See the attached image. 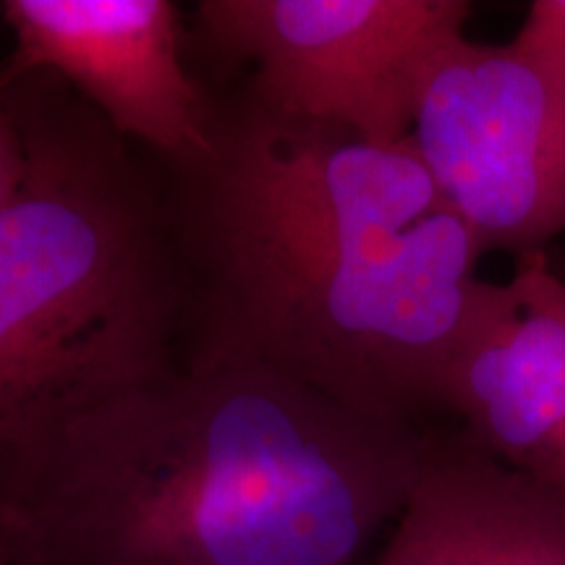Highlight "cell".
Instances as JSON below:
<instances>
[{
	"label": "cell",
	"mask_w": 565,
	"mask_h": 565,
	"mask_svg": "<svg viewBox=\"0 0 565 565\" xmlns=\"http://www.w3.org/2000/svg\"><path fill=\"white\" fill-rule=\"evenodd\" d=\"M550 296H553L557 312H561L563 324H565V280L555 273V267H553V273H550Z\"/></svg>",
	"instance_id": "8fae6325"
},
{
	"label": "cell",
	"mask_w": 565,
	"mask_h": 565,
	"mask_svg": "<svg viewBox=\"0 0 565 565\" xmlns=\"http://www.w3.org/2000/svg\"><path fill=\"white\" fill-rule=\"evenodd\" d=\"M26 173V158L21 137L6 103V79L0 74V210L17 196Z\"/></svg>",
	"instance_id": "30bf717a"
},
{
	"label": "cell",
	"mask_w": 565,
	"mask_h": 565,
	"mask_svg": "<svg viewBox=\"0 0 565 565\" xmlns=\"http://www.w3.org/2000/svg\"><path fill=\"white\" fill-rule=\"evenodd\" d=\"M207 150L154 162L183 288V359L286 374L416 424L500 282L414 141L374 147L296 124L249 92L212 95Z\"/></svg>",
	"instance_id": "6da1fadb"
},
{
	"label": "cell",
	"mask_w": 565,
	"mask_h": 565,
	"mask_svg": "<svg viewBox=\"0 0 565 565\" xmlns=\"http://www.w3.org/2000/svg\"><path fill=\"white\" fill-rule=\"evenodd\" d=\"M466 0H202L210 53L252 68L275 116L374 147L412 139L429 68L466 34Z\"/></svg>",
	"instance_id": "277c9868"
},
{
	"label": "cell",
	"mask_w": 565,
	"mask_h": 565,
	"mask_svg": "<svg viewBox=\"0 0 565 565\" xmlns=\"http://www.w3.org/2000/svg\"><path fill=\"white\" fill-rule=\"evenodd\" d=\"M412 141L487 252L565 236V95L511 45L456 38L429 68Z\"/></svg>",
	"instance_id": "5b68a950"
},
{
	"label": "cell",
	"mask_w": 565,
	"mask_h": 565,
	"mask_svg": "<svg viewBox=\"0 0 565 565\" xmlns=\"http://www.w3.org/2000/svg\"><path fill=\"white\" fill-rule=\"evenodd\" d=\"M545 252L521 254L454 366L445 412L461 437L565 503V324Z\"/></svg>",
	"instance_id": "52a82bcc"
},
{
	"label": "cell",
	"mask_w": 565,
	"mask_h": 565,
	"mask_svg": "<svg viewBox=\"0 0 565 565\" xmlns=\"http://www.w3.org/2000/svg\"><path fill=\"white\" fill-rule=\"evenodd\" d=\"M429 440L267 366L183 359L42 445L0 540L13 565H362Z\"/></svg>",
	"instance_id": "7a4b0ae2"
},
{
	"label": "cell",
	"mask_w": 565,
	"mask_h": 565,
	"mask_svg": "<svg viewBox=\"0 0 565 565\" xmlns=\"http://www.w3.org/2000/svg\"><path fill=\"white\" fill-rule=\"evenodd\" d=\"M370 565H565V503L461 435L433 437Z\"/></svg>",
	"instance_id": "ba28073f"
},
{
	"label": "cell",
	"mask_w": 565,
	"mask_h": 565,
	"mask_svg": "<svg viewBox=\"0 0 565 565\" xmlns=\"http://www.w3.org/2000/svg\"><path fill=\"white\" fill-rule=\"evenodd\" d=\"M13 53L3 79L47 71L154 162L207 150L215 97L183 68L171 0H3Z\"/></svg>",
	"instance_id": "8992f818"
},
{
	"label": "cell",
	"mask_w": 565,
	"mask_h": 565,
	"mask_svg": "<svg viewBox=\"0 0 565 565\" xmlns=\"http://www.w3.org/2000/svg\"><path fill=\"white\" fill-rule=\"evenodd\" d=\"M0 565H13L9 550H6V545H3V540H0Z\"/></svg>",
	"instance_id": "7c38bea8"
},
{
	"label": "cell",
	"mask_w": 565,
	"mask_h": 565,
	"mask_svg": "<svg viewBox=\"0 0 565 565\" xmlns=\"http://www.w3.org/2000/svg\"><path fill=\"white\" fill-rule=\"evenodd\" d=\"M508 45L565 95V0H534Z\"/></svg>",
	"instance_id": "9c48e42d"
},
{
	"label": "cell",
	"mask_w": 565,
	"mask_h": 565,
	"mask_svg": "<svg viewBox=\"0 0 565 565\" xmlns=\"http://www.w3.org/2000/svg\"><path fill=\"white\" fill-rule=\"evenodd\" d=\"M6 103L26 173L0 210V498L66 424L183 364L154 162L47 71Z\"/></svg>",
	"instance_id": "3957f363"
}]
</instances>
